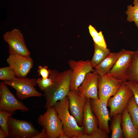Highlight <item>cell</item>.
Returning <instances> with one entry per match:
<instances>
[{
  "label": "cell",
  "mask_w": 138,
  "mask_h": 138,
  "mask_svg": "<svg viewBox=\"0 0 138 138\" xmlns=\"http://www.w3.org/2000/svg\"><path fill=\"white\" fill-rule=\"evenodd\" d=\"M124 83L132 90L135 101L138 106V83L126 81Z\"/></svg>",
  "instance_id": "29"
},
{
  "label": "cell",
  "mask_w": 138,
  "mask_h": 138,
  "mask_svg": "<svg viewBox=\"0 0 138 138\" xmlns=\"http://www.w3.org/2000/svg\"><path fill=\"white\" fill-rule=\"evenodd\" d=\"M4 82L15 90L16 96L19 99L23 100L30 97L43 96L35 88L38 84L37 79L35 78L17 77L10 81Z\"/></svg>",
  "instance_id": "3"
},
{
  "label": "cell",
  "mask_w": 138,
  "mask_h": 138,
  "mask_svg": "<svg viewBox=\"0 0 138 138\" xmlns=\"http://www.w3.org/2000/svg\"><path fill=\"white\" fill-rule=\"evenodd\" d=\"M133 96L132 90L123 82L117 93L108 101L107 106L110 108V118L121 113L126 108L130 100Z\"/></svg>",
  "instance_id": "6"
},
{
  "label": "cell",
  "mask_w": 138,
  "mask_h": 138,
  "mask_svg": "<svg viewBox=\"0 0 138 138\" xmlns=\"http://www.w3.org/2000/svg\"><path fill=\"white\" fill-rule=\"evenodd\" d=\"M123 82L110 76L99 75L98 97L101 100L108 101L117 93Z\"/></svg>",
  "instance_id": "11"
},
{
  "label": "cell",
  "mask_w": 138,
  "mask_h": 138,
  "mask_svg": "<svg viewBox=\"0 0 138 138\" xmlns=\"http://www.w3.org/2000/svg\"><path fill=\"white\" fill-rule=\"evenodd\" d=\"M48 138L46 130L43 128L41 132L36 135L33 138Z\"/></svg>",
  "instance_id": "31"
},
{
  "label": "cell",
  "mask_w": 138,
  "mask_h": 138,
  "mask_svg": "<svg viewBox=\"0 0 138 138\" xmlns=\"http://www.w3.org/2000/svg\"><path fill=\"white\" fill-rule=\"evenodd\" d=\"M72 71L71 69L62 72L56 70H50L49 76L51 78L52 83L44 92L45 109L53 107L57 102L67 96L70 91V81Z\"/></svg>",
  "instance_id": "1"
},
{
  "label": "cell",
  "mask_w": 138,
  "mask_h": 138,
  "mask_svg": "<svg viewBox=\"0 0 138 138\" xmlns=\"http://www.w3.org/2000/svg\"><path fill=\"white\" fill-rule=\"evenodd\" d=\"M68 64L72 70L70 81V90H77L86 75L95 70L92 67L89 60L78 61L71 60Z\"/></svg>",
  "instance_id": "7"
},
{
  "label": "cell",
  "mask_w": 138,
  "mask_h": 138,
  "mask_svg": "<svg viewBox=\"0 0 138 138\" xmlns=\"http://www.w3.org/2000/svg\"><path fill=\"white\" fill-rule=\"evenodd\" d=\"M4 41L9 46V54L18 53L26 56H30L31 53L25 43L23 34L19 29L14 28L7 31L3 36Z\"/></svg>",
  "instance_id": "10"
},
{
  "label": "cell",
  "mask_w": 138,
  "mask_h": 138,
  "mask_svg": "<svg viewBox=\"0 0 138 138\" xmlns=\"http://www.w3.org/2000/svg\"><path fill=\"white\" fill-rule=\"evenodd\" d=\"M8 124L9 138H33L39 133L31 122L12 116L8 118Z\"/></svg>",
  "instance_id": "5"
},
{
  "label": "cell",
  "mask_w": 138,
  "mask_h": 138,
  "mask_svg": "<svg viewBox=\"0 0 138 138\" xmlns=\"http://www.w3.org/2000/svg\"><path fill=\"white\" fill-rule=\"evenodd\" d=\"M17 78L16 74L14 69L10 66L0 68V80L9 81Z\"/></svg>",
  "instance_id": "25"
},
{
  "label": "cell",
  "mask_w": 138,
  "mask_h": 138,
  "mask_svg": "<svg viewBox=\"0 0 138 138\" xmlns=\"http://www.w3.org/2000/svg\"><path fill=\"white\" fill-rule=\"evenodd\" d=\"M127 80L138 83V51H134L127 73Z\"/></svg>",
  "instance_id": "21"
},
{
  "label": "cell",
  "mask_w": 138,
  "mask_h": 138,
  "mask_svg": "<svg viewBox=\"0 0 138 138\" xmlns=\"http://www.w3.org/2000/svg\"><path fill=\"white\" fill-rule=\"evenodd\" d=\"M133 6H127L125 13L127 15L126 20L129 22H134L138 29V0H134Z\"/></svg>",
  "instance_id": "22"
},
{
  "label": "cell",
  "mask_w": 138,
  "mask_h": 138,
  "mask_svg": "<svg viewBox=\"0 0 138 138\" xmlns=\"http://www.w3.org/2000/svg\"><path fill=\"white\" fill-rule=\"evenodd\" d=\"M69 100L67 96L57 102L54 107L63 125V133L69 138H75L84 134V127L79 126L69 109Z\"/></svg>",
  "instance_id": "2"
},
{
  "label": "cell",
  "mask_w": 138,
  "mask_h": 138,
  "mask_svg": "<svg viewBox=\"0 0 138 138\" xmlns=\"http://www.w3.org/2000/svg\"><path fill=\"white\" fill-rule=\"evenodd\" d=\"M90 99L92 110L98 121L99 128L107 134H109V122L111 118L107 108L108 101Z\"/></svg>",
  "instance_id": "14"
},
{
  "label": "cell",
  "mask_w": 138,
  "mask_h": 138,
  "mask_svg": "<svg viewBox=\"0 0 138 138\" xmlns=\"http://www.w3.org/2000/svg\"><path fill=\"white\" fill-rule=\"evenodd\" d=\"M108 134L106 133L99 128L90 135L84 134L76 136L75 138H108Z\"/></svg>",
  "instance_id": "27"
},
{
  "label": "cell",
  "mask_w": 138,
  "mask_h": 138,
  "mask_svg": "<svg viewBox=\"0 0 138 138\" xmlns=\"http://www.w3.org/2000/svg\"><path fill=\"white\" fill-rule=\"evenodd\" d=\"M59 138H69V137L65 135L63 133L61 134L59 136Z\"/></svg>",
  "instance_id": "33"
},
{
  "label": "cell",
  "mask_w": 138,
  "mask_h": 138,
  "mask_svg": "<svg viewBox=\"0 0 138 138\" xmlns=\"http://www.w3.org/2000/svg\"><path fill=\"white\" fill-rule=\"evenodd\" d=\"M8 137V135L0 127V138H6Z\"/></svg>",
  "instance_id": "32"
},
{
  "label": "cell",
  "mask_w": 138,
  "mask_h": 138,
  "mask_svg": "<svg viewBox=\"0 0 138 138\" xmlns=\"http://www.w3.org/2000/svg\"><path fill=\"white\" fill-rule=\"evenodd\" d=\"M88 28L94 43L99 46L107 47V44L102 32L100 31L98 32L91 25H89Z\"/></svg>",
  "instance_id": "24"
},
{
  "label": "cell",
  "mask_w": 138,
  "mask_h": 138,
  "mask_svg": "<svg viewBox=\"0 0 138 138\" xmlns=\"http://www.w3.org/2000/svg\"><path fill=\"white\" fill-rule=\"evenodd\" d=\"M99 124L98 119L95 114L93 113L90 99L87 98L83 112L84 134L88 135L91 134L98 128Z\"/></svg>",
  "instance_id": "16"
},
{
  "label": "cell",
  "mask_w": 138,
  "mask_h": 138,
  "mask_svg": "<svg viewBox=\"0 0 138 138\" xmlns=\"http://www.w3.org/2000/svg\"><path fill=\"white\" fill-rule=\"evenodd\" d=\"M67 96L69 101V109L78 125H83V112L87 98L77 90H70Z\"/></svg>",
  "instance_id": "13"
},
{
  "label": "cell",
  "mask_w": 138,
  "mask_h": 138,
  "mask_svg": "<svg viewBox=\"0 0 138 138\" xmlns=\"http://www.w3.org/2000/svg\"><path fill=\"white\" fill-rule=\"evenodd\" d=\"M7 62L15 70L18 78L26 77L33 66V61L30 56L18 53L10 54Z\"/></svg>",
  "instance_id": "12"
},
{
  "label": "cell",
  "mask_w": 138,
  "mask_h": 138,
  "mask_svg": "<svg viewBox=\"0 0 138 138\" xmlns=\"http://www.w3.org/2000/svg\"><path fill=\"white\" fill-rule=\"evenodd\" d=\"M121 125L125 138H138V130L135 127L126 108L121 113Z\"/></svg>",
  "instance_id": "17"
},
{
  "label": "cell",
  "mask_w": 138,
  "mask_h": 138,
  "mask_svg": "<svg viewBox=\"0 0 138 138\" xmlns=\"http://www.w3.org/2000/svg\"><path fill=\"white\" fill-rule=\"evenodd\" d=\"M119 52V57L107 75L124 82L127 80V73L134 51L123 49Z\"/></svg>",
  "instance_id": "9"
},
{
  "label": "cell",
  "mask_w": 138,
  "mask_h": 138,
  "mask_svg": "<svg viewBox=\"0 0 138 138\" xmlns=\"http://www.w3.org/2000/svg\"><path fill=\"white\" fill-rule=\"evenodd\" d=\"M137 51H138V49H137Z\"/></svg>",
  "instance_id": "34"
},
{
  "label": "cell",
  "mask_w": 138,
  "mask_h": 138,
  "mask_svg": "<svg viewBox=\"0 0 138 138\" xmlns=\"http://www.w3.org/2000/svg\"><path fill=\"white\" fill-rule=\"evenodd\" d=\"M38 123L47 130L48 138H58L63 133V125L54 107L47 109L37 119Z\"/></svg>",
  "instance_id": "4"
},
{
  "label": "cell",
  "mask_w": 138,
  "mask_h": 138,
  "mask_svg": "<svg viewBox=\"0 0 138 138\" xmlns=\"http://www.w3.org/2000/svg\"><path fill=\"white\" fill-rule=\"evenodd\" d=\"M15 113L7 111L0 110V128L8 135V122L9 117Z\"/></svg>",
  "instance_id": "26"
},
{
  "label": "cell",
  "mask_w": 138,
  "mask_h": 138,
  "mask_svg": "<svg viewBox=\"0 0 138 138\" xmlns=\"http://www.w3.org/2000/svg\"><path fill=\"white\" fill-rule=\"evenodd\" d=\"M119 55V51L118 52H110L108 56L95 68V70L100 75H107L113 66Z\"/></svg>",
  "instance_id": "18"
},
{
  "label": "cell",
  "mask_w": 138,
  "mask_h": 138,
  "mask_svg": "<svg viewBox=\"0 0 138 138\" xmlns=\"http://www.w3.org/2000/svg\"><path fill=\"white\" fill-rule=\"evenodd\" d=\"M98 77L99 74L95 70L88 73L77 90L87 98L99 100Z\"/></svg>",
  "instance_id": "15"
},
{
  "label": "cell",
  "mask_w": 138,
  "mask_h": 138,
  "mask_svg": "<svg viewBox=\"0 0 138 138\" xmlns=\"http://www.w3.org/2000/svg\"><path fill=\"white\" fill-rule=\"evenodd\" d=\"M121 113L112 117L109 127L111 132V138H123L124 137L121 125Z\"/></svg>",
  "instance_id": "20"
},
{
  "label": "cell",
  "mask_w": 138,
  "mask_h": 138,
  "mask_svg": "<svg viewBox=\"0 0 138 138\" xmlns=\"http://www.w3.org/2000/svg\"><path fill=\"white\" fill-rule=\"evenodd\" d=\"M48 68V66H39L38 70V75L41 76L42 78H43L46 79L48 78L50 74V70Z\"/></svg>",
  "instance_id": "30"
},
{
  "label": "cell",
  "mask_w": 138,
  "mask_h": 138,
  "mask_svg": "<svg viewBox=\"0 0 138 138\" xmlns=\"http://www.w3.org/2000/svg\"><path fill=\"white\" fill-rule=\"evenodd\" d=\"M94 53L90 61L92 67L95 68L109 55L110 50L107 47L99 46L94 43Z\"/></svg>",
  "instance_id": "19"
},
{
  "label": "cell",
  "mask_w": 138,
  "mask_h": 138,
  "mask_svg": "<svg viewBox=\"0 0 138 138\" xmlns=\"http://www.w3.org/2000/svg\"><path fill=\"white\" fill-rule=\"evenodd\" d=\"M0 110L15 113L18 110L24 112L29 111V108L15 97L4 81L0 82Z\"/></svg>",
  "instance_id": "8"
},
{
  "label": "cell",
  "mask_w": 138,
  "mask_h": 138,
  "mask_svg": "<svg viewBox=\"0 0 138 138\" xmlns=\"http://www.w3.org/2000/svg\"><path fill=\"white\" fill-rule=\"evenodd\" d=\"M37 80L39 88L41 91L44 92L49 88L52 83L51 78L49 76L48 78H38Z\"/></svg>",
  "instance_id": "28"
},
{
  "label": "cell",
  "mask_w": 138,
  "mask_h": 138,
  "mask_svg": "<svg viewBox=\"0 0 138 138\" xmlns=\"http://www.w3.org/2000/svg\"><path fill=\"white\" fill-rule=\"evenodd\" d=\"M126 109L134 126L138 130V106L133 96L130 100Z\"/></svg>",
  "instance_id": "23"
}]
</instances>
